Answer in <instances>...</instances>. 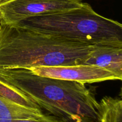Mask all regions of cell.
I'll use <instances>...</instances> for the list:
<instances>
[{
	"mask_svg": "<svg viewBox=\"0 0 122 122\" xmlns=\"http://www.w3.org/2000/svg\"><path fill=\"white\" fill-rule=\"evenodd\" d=\"M94 45L0 23V69L83 64Z\"/></svg>",
	"mask_w": 122,
	"mask_h": 122,
	"instance_id": "1",
	"label": "cell"
},
{
	"mask_svg": "<svg viewBox=\"0 0 122 122\" xmlns=\"http://www.w3.org/2000/svg\"><path fill=\"white\" fill-rule=\"evenodd\" d=\"M0 80L61 122H98L99 102L83 83L38 76L28 69H0Z\"/></svg>",
	"mask_w": 122,
	"mask_h": 122,
	"instance_id": "2",
	"label": "cell"
},
{
	"mask_svg": "<svg viewBox=\"0 0 122 122\" xmlns=\"http://www.w3.org/2000/svg\"><path fill=\"white\" fill-rule=\"evenodd\" d=\"M12 25L92 44H122V23L100 15L86 2L79 8L27 18Z\"/></svg>",
	"mask_w": 122,
	"mask_h": 122,
	"instance_id": "3",
	"label": "cell"
},
{
	"mask_svg": "<svg viewBox=\"0 0 122 122\" xmlns=\"http://www.w3.org/2000/svg\"><path fill=\"white\" fill-rule=\"evenodd\" d=\"M82 0H12L0 5V23L14 25L37 15L82 7Z\"/></svg>",
	"mask_w": 122,
	"mask_h": 122,
	"instance_id": "4",
	"label": "cell"
},
{
	"mask_svg": "<svg viewBox=\"0 0 122 122\" xmlns=\"http://www.w3.org/2000/svg\"><path fill=\"white\" fill-rule=\"evenodd\" d=\"M28 69L38 76L74 81L83 84L117 80L113 74L104 68L91 64L38 66Z\"/></svg>",
	"mask_w": 122,
	"mask_h": 122,
	"instance_id": "5",
	"label": "cell"
},
{
	"mask_svg": "<svg viewBox=\"0 0 122 122\" xmlns=\"http://www.w3.org/2000/svg\"><path fill=\"white\" fill-rule=\"evenodd\" d=\"M83 64L104 68L122 81V44H95Z\"/></svg>",
	"mask_w": 122,
	"mask_h": 122,
	"instance_id": "6",
	"label": "cell"
},
{
	"mask_svg": "<svg viewBox=\"0 0 122 122\" xmlns=\"http://www.w3.org/2000/svg\"><path fill=\"white\" fill-rule=\"evenodd\" d=\"M47 114L43 111L31 109L0 96V121L8 120H42Z\"/></svg>",
	"mask_w": 122,
	"mask_h": 122,
	"instance_id": "7",
	"label": "cell"
},
{
	"mask_svg": "<svg viewBox=\"0 0 122 122\" xmlns=\"http://www.w3.org/2000/svg\"><path fill=\"white\" fill-rule=\"evenodd\" d=\"M98 122H122V98H102L99 102Z\"/></svg>",
	"mask_w": 122,
	"mask_h": 122,
	"instance_id": "8",
	"label": "cell"
},
{
	"mask_svg": "<svg viewBox=\"0 0 122 122\" xmlns=\"http://www.w3.org/2000/svg\"><path fill=\"white\" fill-rule=\"evenodd\" d=\"M0 96L23 107L37 110H42L40 107L25 93L1 80Z\"/></svg>",
	"mask_w": 122,
	"mask_h": 122,
	"instance_id": "9",
	"label": "cell"
},
{
	"mask_svg": "<svg viewBox=\"0 0 122 122\" xmlns=\"http://www.w3.org/2000/svg\"><path fill=\"white\" fill-rule=\"evenodd\" d=\"M0 122H61L58 119L53 116L47 114L46 117L44 120H2Z\"/></svg>",
	"mask_w": 122,
	"mask_h": 122,
	"instance_id": "10",
	"label": "cell"
},
{
	"mask_svg": "<svg viewBox=\"0 0 122 122\" xmlns=\"http://www.w3.org/2000/svg\"><path fill=\"white\" fill-rule=\"evenodd\" d=\"M12 1V0H0V5L3 4L5 3V2H8V1Z\"/></svg>",
	"mask_w": 122,
	"mask_h": 122,
	"instance_id": "11",
	"label": "cell"
},
{
	"mask_svg": "<svg viewBox=\"0 0 122 122\" xmlns=\"http://www.w3.org/2000/svg\"><path fill=\"white\" fill-rule=\"evenodd\" d=\"M120 97L121 98H122V85L121 86V88H120Z\"/></svg>",
	"mask_w": 122,
	"mask_h": 122,
	"instance_id": "12",
	"label": "cell"
}]
</instances>
